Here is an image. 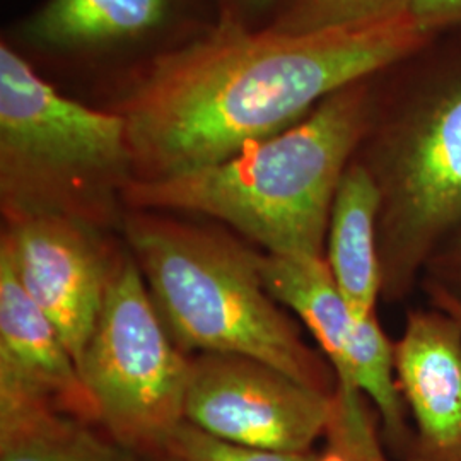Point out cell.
I'll return each instance as SVG.
<instances>
[{
    "mask_svg": "<svg viewBox=\"0 0 461 461\" xmlns=\"http://www.w3.org/2000/svg\"><path fill=\"white\" fill-rule=\"evenodd\" d=\"M429 36L403 7L313 33L226 21L158 57L120 103L133 182L224 163L303 122L330 95L392 66Z\"/></svg>",
    "mask_w": 461,
    "mask_h": 461,
    "instance_id": "6da1fadb",
    "label": "cell"
},
{
    "mask_svg": "<svg viewBox=\"0 0 461 461\" xmlns=\"http://www.w3.org/2000/svg\"><path fill=\"white\" fill-rule=\"evenodd\" d=\"M369 127L367 93L352 84L294 127L224 163L163 182L131 183L125 205L212 217L268 255L325 258L339 183Z\"/></svg>",
    "mask_w": 461,
    "mask_h": 461,
    "instance_id": "7a4b0ae2",
    "label": "cell"
},
{
    "mask_svg": "<svg viewBox=\"0 0 461 461\" xmlns=\"http://www.w3.org/2000/svg\"><path fill=\"white\" fill-rule=\"evenodd\" d=\"M122 230L161 321L185 352L251 357L335 395L327 357L265 287L262 253L226 230L158 211H131Z\"/></svg>",
    "mask_w": 461,
    "mask_h": 461,
    "instance_id": "3957f363",
    "label": "cell"
},
{
    "mask_svg": "<svg viewBox=\"0 0 461 461\" xmlns=\"http://www.w3.org/2000/svg\"><path fill=\"white\" fill-rule=\"evenodd\" d=\"M133 159L125 118L62 96L0 47V209L4 221L59 215L123 226Z\"/></svg>",
    "mask_w": 461,
    "mask_h": 461,
    "instance_id": "277c9868",
    "label": "cell"
},
{
    "mask_svg": "<svg viewBox=\"0 0 461 461\" xmlns=\"http://www.w3.org/2000/svg\"><path fill=\"white\" fill-rule=\"evenodd\" d=\"M98 426L135 455L165 453L185 422L190 357L175 344L127 249L79 364Z\"/></svg>",
    "mask_w": 461,
    "mask_h": 461,
    "instance_id": "5b68a950",
    "label": "cell"
},
{
    "mask_svg": "<svg viewBox=\"0 0 461 461\" xmlns=\"http://www.w3.org/2000/svg\"><path fill=\"white\" fill-rule=\"evenodd\" d=\"M366 166L381 192V293L396 299L461 228V74L384 133Z\"/></svg>",
    "mask_w": 461,
    "mask_h": 461,
    "instance_id": "8992f818",
    "label": "cell"
},
{
    "mask_svg": "<svg viewBox=\"0 0 461 461\" xmlns=\"http://www.w3.org/2000/svg\"><path fill=\"white\" fill-rule=\"evenodd\" d=\"M333 395L270 364L203 352L190 357L185 422L230 445L308 453L327 434Z\"/></svg>",
    "mask_w": 461,
    "mask_h": 461,
    "instance_id": "52a82bcc",
    "label": "cell"
},
{
    "mask_svg": "<svg viewBox=\"0 0 461 461\" xmlns=\"http://www.w3.org/2000/svg\"><path fill=\"white\" fill-rule=\"evenodd\" d=\"M125 251L104 230L59 215L4 221L0 257L59 331L77 367Z\"/></svg>",
    "mask_w": 461,
    "mask_h": 461,
    "instance_id": "ba28073f",
    "label": "cell"
},
{
    "mask_svg": "<svg viewBox=\"0 0 461 461\" xmlns=\"http://www.w3.org/2000/svg\"><path fill=\"white\" fill-rule=\"evenodd\" d=\"M393 352L417 428L407 461H461L460 323L439 308L412 312Z\"/></svg>",
    "mask_w": 461,
    "mask_h": 461,
    "instance_id": "9c48e42d",
    "label": "cell"
},
{
    "mask_svg": "<svg viewBox=\"0 0 461 461\" xmlns=\"http://www.w3.org/2000/svg\"><path fill=\"white\" fill-rule=\"evenodd\" d=\"M0 390L34 396L98 426L95 400L59 331L0 257Z\"/></svg>",
    "mask_w": 461,
    "mask_h": 461,
    "instance_id": "30bf717a",
    "label": "cell"
},
{
    "mask_svg": "<svg viewBox=\"0 0 461 461\" xmlns=\"http://www.w3.org/2000/svg\"><path fill=\"white\" fill-rule=\"evenodd\" d=\"M381 192L364 163H350L339 183L327 232V264L354 320L376 314L381 294L378 221Z\"/></svg>",
    "mask_w": 461,
    "mask_h": 461,
    "instance_id": "8fae6325",
    "label": "cell"
},
{
    "mask_svg": "<svg viewBox=\"0 0 461 461\" xmlns=\"http://www.w3.org/2000/svg\"><path fill=\"white\" fill-rule=\"evenodd\" d=\"M93 426L40 398L0 390V461H137Z\"/></svg>",
    "mask_w": 461,
    "mask_h": 461,
    "instance_id": "7c38bea8",
    "label": "cell"
},
{
    "mask_svg": "<svg viewBox=\"0 0 461 461\" xmlns=\"http://www.w3.org/2000/svg\"><path fill=\"white\" fill-rule=\"evenodd\" d=\"M166 0H50L26 24L47 47H83L144 33L165 16Z\"/></svg>",
    "mask_w": 461,
    "mask_h": 461,
    "instance_id": "4fadbf2b",
    "label": "cell"
},
{
    "mask_svg": "<svg viewBox=\"0 0 461 461\" xmlns=\"http://www.w3.org/2000/svg\"><path fill=\"white\" fill-rule=\"evenodd\" d=\"M403 5L405 0H296L272 28L282 33H313L361 23Z\"/></svg>",
    "mask_w": 461,
    "mask_h": 461,
    "instance_id": "5bb4252c",
    "label": "cell"
},
{
    "mask_svg": "<svg viewBox=\"0 0 461 461\" xmlns=\"http://www.w3.org/2000/svg\"><path fill=\"white\" fill-rule=\"evenodd\" d=\"M165 453L186 461H318V456L312 451L282 453L230 445L202 432L188 422H183L171 434Z\"/></svg>",
    "mask_w": 461,
    "mask_h": 461,
    "instance_id": "9a60e30c",
    "label": "cell"
},
{
    "mask_svg": "<svg viewBox=\"0 0 461 461\" xmlns=\"http://www.w3.org/2000/svg\"><path fill=\"white\" fill-rule=\"evenodd\" d=\"M405 9L429 33L461 21V0H405Z\"/></svg>",
    "mask_w": 461,
    "mask_h": 461,
    "instance_id": "2e32d148",
    "label": "cell"
},
{
    "mask_svg": "<svg viewBox=\"0 0 461 461\" xmlns=\"http://www.w3.org/2000/svg\"><path fill=\"white\" fill-rule=\"evenodd\" d=\"M430 297L434 301V306L443 310L447 314H451L461 325V297L446 289L445 285H432L430 287Z\"/></svg>",
    "mask_w": 461,
    "mask_h": 461,
    "instance_id": "e0dca14e",
    "label": "cell"
},
{
    "mask_svg": "<svg viewBox=\"0 0 461 461\" xmlns=\"http://www.w3.org/2000/svg\"><path fill=\"white\" fill-rule=\"evenodd\" d=\"M447 265L451 270H456L458 279L461 277V228L451 238V245H447Z\"/></svg>",
    "mask_w": 461,
    "mask_h": 461,
    "instance_id": "ac0fdd59",
    "label": "cell"
},
{
    "mask_svg": "<svg viewBox=\"0 0 461 461\" xmlns=\"http://www.w3.org/2000/svg\"><path fill=\"white\" fill-rule=\"evenodd\" d=\"M318 461H348L342 453H339L337 449L329 447L321 456H318Z\"/></svg>",
    "mask_w": 461,
    "mask_h": 461,
    "instance_id": "d6986e66",
    "label": "cell"
},
{
    "mask_svg": "<svg viewBox=\"0 0 461 461\" xmlns=\"http://www.w3.org/2000/svg\"><path fill=\"white\" fill-rule=\"evenodd\" d=\"M152 461H186L180 458V456H175L171 453H161V455H156V456H150Z\"/></svg>",
    "mask_w": 461,
    "mask_h": 461,
    "instance_id": "ffe728a7",
    "label": "cell"
},
{
    "mask_svg": "<svg viewBox=\"0 0 461 461\" xmlns=\"http://www.w3.org/2000/svg\"><path fill=\"white\" fill-rule=\"evenodd\" d=\"M253 2H257V4H265V2H268V0H253Z\"/></svg>",
    "mask_w": 461,
    "mask_h": 461,
    "instance_id": "44dd1931",
    "label": "cell"
}]
</instances>
